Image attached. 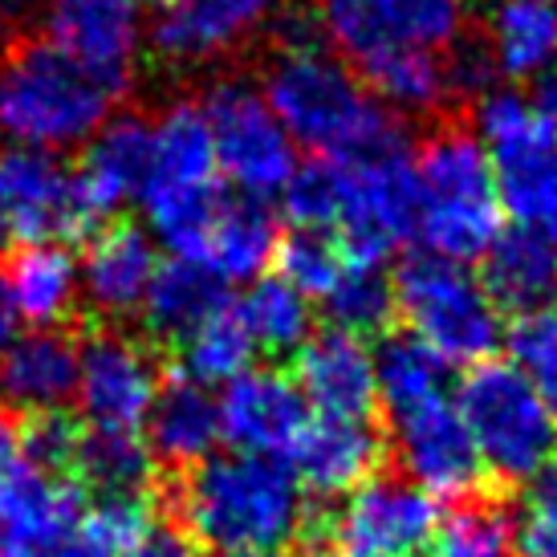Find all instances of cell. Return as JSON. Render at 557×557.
Instances as JSON below:
<instances>
[{
	"mask_svg": "<svg viewBox=\"0 0 557 557\" xmlns=\"http://www.w3.org/2000/svg\"><path fill=\"white\" fill-rule=\"evenodd\" d=\"M184 525L212 549L273 554L306 525V488L277 456H208L175 493Z\"/></svg>",
	"mask_w": 557,
	"mask_h": 557,
	"instance_id": "6da1fadb",
	"label": "cell"
},
{
	"mask_svg": "<svg viewBox=\"0 0 557 557\" xmlns=\"http://www.w3.org/2000/svg\"><path fill=\"white\" fill-rule=\"evenodd\" d=\"M123 86L65 58L49 41L0 53V143L33 151H70L102 131Z\"/></svg>",
	"mask_w": 557,
	"mask_h": 557,
	"instance_id": "7a4b0ae2",
	"label": "cell"
},
{
	"mask_svg": "<svg viewBox=\"0 0 557 557\" xmlns=\"http://www.w3.org/2000/svg\"><path fill=\"white\" fill-rule=\"evenodd\" d=\"M264 102L294 147H310L322 159H342L379 139L391 126L367 82L334 49H277L261 82Z\"/></svg>",
	"mask_w": 557,
	"mask_h": 557,
	"instance_id": "3957f363",
	"label": "cell"
},
{
	"mask_svg": "<svg viewBox=\"0 0 557 557\" xmlns=\"http://www.w3.org/2000/svg\"><path fill=\"white\" fill-rule=\"evenodd\" d=\"M416 236L428 245V257L451 264L484 261L493 240L505 233V208L488 156L465 126L435 131L416 151Z\"/></svg>",
	"mask_w": 557,
	"mask_h": 557,
	"instance_id": "277c9868",
	"label": "cell"
},
{
	"mask_svg": "<svg viewBox=\"0 0 557 557\" xmlns=\"http://www.w3.org/2000/svg\"><path fill=\"white\" fill-rule=\"evenodd\" d=\"M216 175V151L200 102H171L151 123V175L139 203L151 236L175 257L200 261L203 236L224 203Z\"/></svg>",
	"mask_w": 557,
	"mask_h": 557,
	"instance_id": "5b68a950",
	"label": "cell"
},
{
	"mask_svg": "<svg viewBox=\"0 0 557 557\" xmlns=\"http://www.w3.org/2000/svg\"><path fill=\"white\" fill-rule=\"evenodd\" d=\"M456 411L480 451L484 472L529 484L557 465V419L517 362L484 358L460 383Z\"/></svg>",
	"mask_w": 557,
	"mask_h": 557,
	"instance_id": "8992f818",
	"label": "cell"
},
{
	"mask_svg": "<svg viewBox=\"0 0 557 557\" xmlns=\"http://www.w3.org/2000/svg\"><path fill=\"white\" fill-rule=\"evenodd\" d=\"M395 313H403L407 334L428 342L435 355L456 367H476L500 346V306L468 264L440 257H411L395 273Z\"/></svg>",
	"mask_w": 557,
	"mask_h": 557,
	"instance_id": "52a82bcc",
	"label": "cell"
},
{
	"mask_svg": "<svg viewBox=\"0 0 557 557\" xmlns=\"http://www.w3.org/2000/svg\"><path fill=\"white\" fill-rule=\"evenodd\" d=\"M472 126L493 168L500 208L517 224L542 228L557 212V131L542 102L521 90H484Z\"/></svg>",
	"mask_w": 557,
	"mask_h": 557,
	"instance_id": "ba28073f",
	"label": "cell"
},
{
	"mask_svg": "<svg viewBox=\"0 0 557 557\" xmlns=\"http://www.w3.org/2000/svg\"><path fill=\"white\" fill-rule=\"evenodd\" d=\"M342 220L338 233L350 257L383 261L387 252L416 236V151L395 126L379 139L338 159Z\"/></svg>",
	"mask_w": 557,
	"mask_h": 557,
	"instance_id": "9c48e42d",
	"label": "cell"
},
{
	"mask_svg": "<svg viewBox=\"0 0 557 557\" xmlns=\"http://www.w3.org/2000/svg\"><path fill=\"white\" fill-rule=\"evenodd\" d=\"M203 119L216 151V171L236 187V196L269 200L294 180L297 147L277 123L273 107L264 102L257 82L216 78L203 94Z\"/></svg>",
	"mask_w": 557,
	"mask_h": 557,
	"instance_id": "30bf717a",
	"label": "cell"
},
{
	"mask_svg": "<svg viewBox=\"0 0 557 557\" xmlns=\"http://www.w3.org/2000/svg\"><path fill=\"white\" fill-rule=\"evenodd\" d=\"M310 9L322 41L355 65L399 49L448 53L468 25V0H310Z\"/></svg>",
	"mask_w": 557,
	"mask_h": 557,
	"instance_id": "8fae6325",
	"label": "cell"
},
{
	"mask_svg": "<svg viewBox=\"0 0 557 557\" xmlns=\"http://www.w3.org/2000/svg\"><path fill=\"white\" fill-rule=\"evenodd\" d=\"M82 521V496L21 448L0 419V557H37Z\"/></svg>",
	"mask_w": 557,
	"mask_h": 557,
	"instance_id": "7c38bea8",
	"label": "cell"
},
{
	"mask_svg": "<svg viewBox=\"0 0 557 557\" xmlns=\"http://www.w3.org/2000/svg\"><path fill=\"white\" fill-rule=\"evenodd\" d=\"M440 525L435 496L411 480L371 476L346 496L334 517L338 557H419Z\"/></svg>",
	"mask_w": 557,
	"mask_h": 557,
	"instance_id": "4fadbf2b",
	"label": "cell"
},
{
	"mask_svg": "<svg viewBox=\"0 0 557 557\" xmlns=\"http://www.w3.org/2000/svg\"><path fill=\"white\" fill-rule=\"evenodd\" d=\"M0 212L9 233L25 240H62L94 224L78 171L65 168L62 156L33 147H0Z\"/></svg>",
	"mask_w": 557,
	"mask_h": 557,
	"instance_id": "5bb4252c",
	"label": "cell"
},
{
	"mask_svg": "<svg viewBox=\"0 0 557 557\" xmlns=\"http://www.w3.org/2000/svg\"><path fill=\"white\" fill-rule=\"evenodd\" d=\"M395 460L428 496L468 500L480 488L484 465L456 403L432 399L395 416Z\"/></svg>",
	"mask_w": 557,
	"mask_h": 557,
	"instance_id": "9a60e30c",
	"label": "cell"
},
{
	"mask_svg": "<svg viewBox=\"0 0 557 557\" xmlns=\"http://www.w3.org/2000/svg\"><path fill=\"white\" fill-rule=\"evenodd\" d=\"M41 29L65 58L126 90L143 49V9L135 0H46Z\"/></svg>",
	"mask_w": 557,
	"mask_h": 557,
	"instance_id": "2e32d148",
	"label": "cell"
},
{
	"mask_svg": "<svg viewBox=\"0 0 557 557\" xmlns=\"http://www.w3.org/2000/svg\"><path fill=\"white\" fill-rule=\"evenodd\" d=\"M159 391L151 355L119 330H98L78 346L74 399L94 428H139Z\"/></svg>",
	"mask_w": 557,
	"mask_h": 557,
	"instance_id": "e0dca14e",
	"label": "cell"
},
{
	"mask_svg": "<svg viewBox=\"0 0 557 557\" xmlns=\"http://www.w3.org/2000/svg\"><path fill=\"white\" fill-rule=\"evenodd\" d=\"M289 0H175L151 29V46L171 65L228 58L273 29Z\"/></svg>",
	"mask_w": 557,
	"mask_h": 557,
	"instance_id": "ac0fdd59",
	"label": "cell"
},
{
	"mask_svg": "<svg viewBox=\"0 0 557 557\" xmlns=\"http://www.w3.org/2000/svg\"><path fill=\"white\" fill-rule=\"evenodd\" d=\"M310 419L301 387L281 371L236 374L220 395V432L233 440L236 451L252 456H289Z\"/></svg>",
	"mask_w": 557,
	"mask_h": 557,
	"instance_id": "d6986e66",
	"label": "cell"
},
{
	"mask_svg": "<svg viewBox=\"0 0 557 557\" xmlns=\"http://www.w3.org/2000/svg\"><path fill=\"white\" fill-rule=\"evenodd\" d=\"M297 387L322 419H371L379 387H374V350L358 334L322 330L297 350Z\"/></svg>",
	"mask_w": 557,
	"mask_h": 557,
	"instance_id": "ffe728a7",
	"label": "cell"
},
{
	"mask_svg": "<svg viewBox=\"0 0 557 557\" xmlns=\"http://www.w3.org/2000/svg\"><path fill=\"white\" fill-rule=\"evenodd\" d=\"M159 273L156 236L139 224H107L90 236L78 261L82 297L102 318H131L143 310Z\"/></svg>",
	"mask_w": 557,
	"mask_h": 557,
	"instance_id": "44dd1931",
	"label": "cell"
},
{
	"mask_svg": "<svg viewBox=\"0 0 557 557\" xmlns=\"http://www.w3.org/2000/svg\"><path fill=\"white\" fill-rule=\"evenodd\" d=\"M78 387V342L65 330H29L0 355V403L21 416H53Z\"/></svg>",
	"mask_w": 557,
	"mask_h": 557,
	"instance_id": "7402d4cb",
	"label": "cell"
},
{
	"mask_svg": "<svg viewBox=\"0 0 557 557\" xmlns=\"http://www.w3.org/2000/svg\"><path fill=\"white\" fill-rule=\"evenodd\" d=\"M151 175V123L143 114H110L102 131L86 143L78 168L82 200L94 220L139 203Z\"/></svg>",
	"mask_w": 557,
	"mask_h": 557,
	"instance_id": "603a6c76",
	"label": "cell"
},
{
	"mask_svg": "<svg viewBox=\"0 0 557 557\" xmlns=\"http://www.w3.org/2000/svg\"><path fill=\"white\" fill-rule=\"evenodd\" d=\"M383 460V440L371 419H310V428L289 451L301 488L322 496H350L374 476Z\"/></svg>",
	"mask_w": 557,
	"mask_h": 557,
	"instance_id": "cb8c5ba5",
	"label": "cell"
},
{
	"mask_svg": "<svg viewBox=\"0 0 557 557\" xmlns=\"http://www.w3.org/2000/svg\"><path fill=\"white\" fill-rule=\"evenodd\" d=\"M480 49L500 78H557V0H488Z\"/></svg>",
	"mask_w": 557,
	"mask_h": 557,
	"instance_id": "d4e9b609",
	"label": "cell"
},
{
	"mask_svg": "<svg viewBox=\"0 0 557 557\" xmlns=\"http://www.w3.org/2000/svg\"><path fill=\"white\" fill-rule=\"evenodd\" d=\"M0 289L13 318L29 322V330H58L82 297L78 261L62 240H29L9 257Z\"/></svg>",
	"mask_w": 557,
	"mask_h": 557,
	"instance_id": "484cf974",
	"label": "cell"
},
{
	"mask_svg": "<svg viewBox=\"0 0 557 557\" xmlns=\"http://www.w3.org/2000/svg\"><path fill=\"white\" fill-rule=\"evenodd\" d=\"M147 448L159 465L196 468L216 448L220 432V399L191 379H171L156 391L147 411Z\"/></svg>",
	"mask_w": 557,
	"mask_h": 557,
	"instance_id": "4316f807",
	"label": "cell"
},
{
	"mask_svg": "<svg viewBox=\"0 0 557 557\" xmlns=\"http://www.w3.org/2000/svg\"><path fill=\"white\" fill-rule=\"evenodd\" d=\"M484 289L500 310H517L521 318L542 310L557 297V252L542 228H505L484 252Z\"/></svg>",
	"mask_w": 557,
	"mask_h": 557,
	"instance_id": "83f0119b",
	"label": "cell"
},
{
	"mask_svg": "<svg viewBox=\"0 0 557 557\" xmlns=\"http://www.w3.org/2000/svg\"><path fill=\"white\" fill-rule=\"evenodd\" d=\"M277 216L264 200L252 196H224L212 228L203 236L200 261L220 281H257L277 257Z\"/></svg>",
	"mask_w": 557,
	"mask_h": 557,
	"instance_id": "f1b7e54d",
	"label": "cell"
},
{
	"mask_svg": "<svg viewBox=\"0 0 557 557\" xmlns=\"http://www.w3.org/2000/svg\"><path fill=\"white\" fill-rule=\"evenodd\" d=\"M228 281H220L203 261H191V257H171V261H159V273L147 289V301H143V318H147V330L156 338L184 342L191 330H200L212 313H220L228 306Z\"/></svg>",
	"mask_w": 557,
	"mask_h": 557,
	"instance_id": "f546056e",
	"label": "cell"
},
{
	"mask_svg": "<svg viewBox=\"0 0 557 557\" xmlns=\"http://www.w3.org/2000/svg\"><path fill=\"white\" fill-rule=\"evenodd\" d=\"M74 468L102 500H143L156 476V456L131 428H90L78 435Z\"/></svg>",
	"mask_w": 557,
	"mask_h": 557,
	"instance_id": "4dcf8cb0",
	"label": "cell"
},
{
	"mask_svg": "<svg viewBox=\"0 0 557 557\" xmlns=\"http://www.w3.org/2000/svg\"><path fill=\"white\" fill-rule=\"evenodd\" d=\"M358 70H362L358 78L367 82L374 102L399 110V114H435L451 98L448 58L444 53L399 49V53L374 58Z\"/></svg>",
	"mask_w": 557,
	"mask_h": 557,
	"instance_id": "1f68e13d",
	"label": "cell"
},
{
	"mask_svg": "<svg viewBox=\"0 0 557 557\" xmlns=\"http://www.w3.org/2000/svg\"><path fill=\"white\" fill-rule=\"evenodd\" d=\"M374 387H379V399L391 407V416H399L432 399H444L448 362L407 330L387 334L374 350Z\"/></svg>",
	"mask_w": 557,
	"mask_h": 557,
	"instance_id": "d6a6232c",
	"label": "cell"
},
{
	"mask_svg": "<svg viewBox=\"0 0 557 557\" xmlns=\"http://www.w3.org/2000/svg\"><path fill=\"white\" fill-rule=\"evenodd\" d=\"M240 322L257 342V350L269 355H297L313 338V306L306 294H297L289 281L257 277L248 285L245 301L236 306Z\"/></svg>",
	"mask_w": 557,
	"mask_h": 557,
	"instance_id": "836d02e7",
	"label": "cell"
},
{
	"mask_svg": "<svg viewBox=\"0 0 557 557\" xmlns=\"http://www.w3.org/2000/svg\"><path fill=\"white\" fill-rule=\"evenodd\" d=\"M257 355V342L248 334V325L240 322L236 306H224L220 313H212L200 330H191L184 342H180V367H184V379L200 383V387H212V383H233L236 374L252 371L248 362Z\"/></svg>",
	"mask_w": 557,
	"mask_h": 557,
	"instance_id": "e575fe53",
	"label": "cell"
},
{
	"mask_svg": "<svg viewBox=\"0 0 557 557\" xmlns=\"http://www.w3.org/2000/svg\"><path fill=\"white\" fill-rule=\"evenodd\" d=\"M322 301L334 318V330L362 338L395 318V281L387 277L383 261H362V257L346 252V269Z\"/></svg>",
	"mask_w": 557,
	"mask_h": 557,
	"instance_id": "d590c367",
	"label": "cell"
},
{
	"mask_svg": "<svg viewBox=\"0 0 557 557\" xmlns=\"http://www.w3.org/2000/svg\"><path fill=\"white\" fill-rule=\"evenodd\" d=\"M432 557H512V521L493 500H465L440 517Z\"/></svg>",
	"mask_w": 557,
	"mask_h": 557,
	"instance_id": "8d00e7d4",
	"label": "cell"
},
{
	"mask_svg": "<svg viewBox=\"0 0 557 557\" xmlns=\"http://www.w3.org/2000/svg\"><path fill=\"white\" fill-rule=\"evenodd\" d=\"M277 277L289 281L297 294L325 297L334 289V281L346 269V245L334 240V233H313V228H294L277 245Z\"/></svg>",
	"mask_w": 557,
	"mask_h": 557,
	"instance_id": "74e56055",
	"label": "cell"
},
{
	"mask_svg": "<svg viewBox=\"0 0 557 557\" xmlns=\"http://www.w3.org/2000/svg\"><path fill=\"white\" fill-rule=\"evenodd\" d=\"M285 216L294 228H313V233H338L342 220V168L338 159H313L297 163L294 180L281 187Z\"/></svg>",
	"mask_w": 557,
	"mask_h": 557,
	"instance_id": "f35d334b",
	"label": "cell"
},
{
	"mask_svg": "<svg viewBox=\"0 0 557 557\" xmlns=\"http://www.w3.org/2000/svg\"><path fill=\"white\" fill-rule=\"evenodd\" d=\"M512 358L557 419V297L542 310L525 313L512 330Z\"/></svg>",
	"mask_w": 557,
	"mask_h": 557,
	"instance_id": "ab89813d",
	"label": "cell"
},
{
	"mask_svg": "<svg viewBox=\"0 0 557 557\" xmlns=\"http://www.w3.org/2000/svg\"><path fill=\"white\" fill-rule=\"evenodd\" d=\"M512 557H557V465L529 480L512 525Z\"/></svg>",
	"mask_w": 557,
	"mask_h": 557,
	"instance_id": "60d3db41",
	"label": "cell"
},
{
	"mask_svg": "<svg viewBox=\"0 0 557 557\" xmlns=\"http://www.w3.org/2000/svg\"><path fill=\"white\" fill-rule=\"evenodd\" d=\"M16 435H21V448L29 451L46 472H65V465H74L78 432H74V423L62 411H53V416H29L16 428Z\"/></svg>",
	"mask_w": 557,
	"mask_h": 557,
	"instance_id": "b9f144b4",
	"label": "cell"
},
{
	"mask_svg": "<svg viewBox=\"0 0 557 557\" xmlns=\"http://www.w3.org/2000/svg\"><path fill=\"white\" fill-rule=\"evenodd\" d=\"M123 557H196V545L175 525H147L126 545Z\"/></svg>",
	"mask_w": 557,
	"mask_h": 557,
	"instance_id": "7bdbcfd3",
	"label": "cell"
},
{
	"mask_svg": "<svg viewBox=\"0 0 557 557\" xmlns=\"http://www.w3.org/2000/svg\"><path fill=\"white\" fill-rule=\"evenodd\" d=\"M37 557H123L114 545L98 533V529L90 525V521H78V525L70 529V533H62L53 545H46Z\"/></svg>",
	"mask_w": 557,
	"mask_h": 557,
	"instance_id": "ee69618b",
	"label": "cell"
},
{
	"mask_svg": "<svg viewBox=\"0 0 557 557\" xmlns=\"http://www.w3.org/2000/svg\"><path fill=\"white\" fill-rule=\"evenodd\" d=\"M33 9V0H0V25H9V21H25Z\"/></svg>",
	"mask_w": 557,
	"mask_h": 557,
	"instance_id": "f6af8a7d",
	"label": "cell"
},
{
	"mask_svg": "<svg viewBox=\"0 0 557 557\" xmlns=\"http://www.w3.org/2000/svg\"><path fill=\"white\" fill-rule=\"evenodd\" d=\"M13 322H16V318H13V310H9V301H4V289H0V355H4V346L16 338Z\"/></svg>",
	"mask_w": 557,
	"mask_h": 557,
	"instance_id": "bcb514c9",
	"label": "cell"
},
{
	"mask_svg": "<svg viewBox=\"0 0 557 557\" xmlns=\"http://www.w3.org/2000/svg\"><path fill=\"white\" fill-rule=\"evenodd\" d=\"M542 110H545V119H549V123H554V131H557V78H549V82H545Z\"/></svg>",
	"mask_w": 557,
	"mask_h": 557,
	"instance_id": "7dc6e473",
	"label": "cell"
},
{
	"mask_svg": "<svg viewBox=\"0 0 557 557\" xmlns=\"http://www.w3.org/2000/svg\"><path fill=\"white\" fill-rule=\"evenodd\" d=\"M212 557H273V554H257V549H216Z\"/></svg>",
	"mask_w": 557,
	"mask_h": 557,
	"instance_id": "c3c4849f",
	"label": "cell"
},
{
	"mask_svg": "<svg viewBox=\"0 0 557 557\" xmlns=\"http://www.w3.org/2000/svg\"><path fill=\"white\" fill-rule=\"evenodd\" d=\"M542 233H545V240H549V245H554V252H557V212L542 224Z\"/></svg>",
	"mask_w": 557,
	"mask_h": 557,
	"instance_id": "681fc988",
	"label": "cell"
},
{
	"mask_svg": "<svg viewBox=\"0 0 557 557\" xmlns=\"http://www.w3.org/2000/svg\"><path fill=\"white\" fill-rule=\"evenodd\" d=\"M297 557H338L334 549H306V554H297Z\"/></svg>",
	"mask_w": 557,
	"mask_h": 557,
	"instance_id": "f907efd6",
	"label": "cell"
},
{
	"mask_svg": "<svg viewBox=\"0 0 557 557\" xmlns=\"http://www.w3.org/2000/svg\"><path fill=\"white\" fill-rule=\"evenodd\" d=\"M4 240H9V220H4V212H0V248H4Z\"/></svg>",
	"mask_w": 557,
	"mask_h": 557,
	"instance_id": "816d5d0a",
	"label": "cell"
},
{
	"mask_svg": "<svg viewBox=\"0 0 557 557\" xmlns=\"http://www.w3.org/2000/svg\"><path fill=\"white\" fill-rule=\"evenodd\" d=\"M135 4H139V9H143V4H163V9H171L175 0H135Z\"/></svg>",
	"mask_w": 557,
	"mask_h": 557,
	"instance_id": "f5cc1de1",
	"label": "cell"
}]
</instances>
